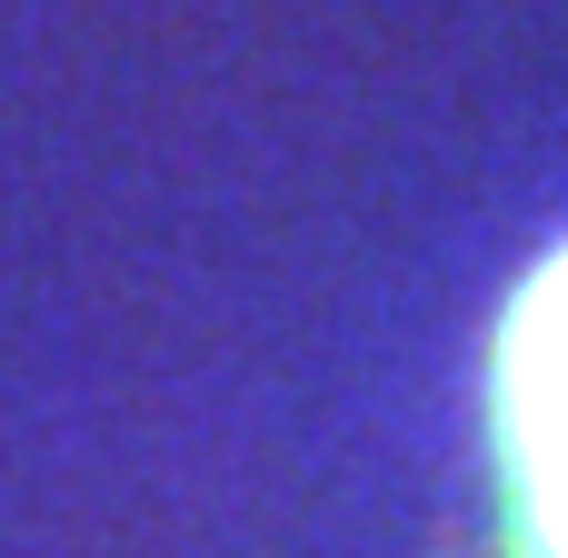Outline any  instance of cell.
Listing matches in <instances>:
<instances>
[{
    "mask_svg": "<svg viewBox=\"0 0 568 558\" xmlns=\"http://www.w3.org/2000/svg\"><path fill=\"white\" fill-rule=\"evenodd\" d=\"M499 399H509V459H519L529 519H539L549 558H568V260L529 290V310L509 329Z\"/></svg>",
    "mask_w": 568,
    "mask_h": 558,
    "instance_id": "cell-1",
    "label": "cell"
}]
</instances>
